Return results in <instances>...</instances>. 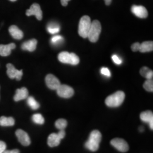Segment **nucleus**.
Masks as SVG:
<instances>
[{"label": "nucleus", "mask_w": 153, "mask_h": 153, "mask_svg": "<svg viewBox=\"0 0 153 153\" xmlns=\"http://www.w3.org/2000/svg\"><path fill=\"white\" fill-rule=\"evenodd\" d=\"M3 153H20V152H19V150L18 149H14L12 150H5Z\"/></svg>", "instance_id": "473e14b6"}, {"label": "nucleus", "mask_w": 153, "mask_h": 153, "mask_svg": "<svg viewBox=\"0 0 153 153\" xmlns=\"http://www.w3.org/2000/svg\"><path fill=\"white\" fill-rule=\"evenodd\" d=\"M37 43L38 41L35 39H33L24 42L22 44L21 48L23 50L28 51L29 52H33L36 48Z\"/></svg>", "instance_id": "2eb2a0df"}, {"label": "nucleus", "mask_w": 153, "mask_h": 153, "mask_svg": "<svg viewBox=\"0 0 153 153\" xmlns=\"http://www.w3.org/2000/svg\"><path fill=\"white\" fill-rule=\"evenodd\" d=\"M91 25V21L89 16H84L81 18L78 25V34L83 38H88V33Z\"/></svg>", "instance_id": "7ed1b4c3"}, {"label": "nucleus", "mask_w": 153, "mask_h": 153, "mask_svg": "<svg viewBox=\"0 0 153 153\" xmlns=\"http://www.w3.org/2000/svg\"><path fill=\"white\" fill-rule=\"evenodd\" d=\"M47 30L51 34H57L60 31V26L56 22H51L48 25Z\"/></svg>", "instance_id": "412c9836"}, {"label": "nucleus", "mask_w": 153, "mask_h": 153, "mask_svg": "<svg viewBox=\"0 0 153 153\" xmlns=\"http://www.w3.org/2000/svg\"><path fill=\"white\" fill-rule=\"evenodd\" d=\"M45 83L48 88L53 90H56L61 85L59 79L51 74H48L45 77Z\"/></svg>", "instance_id": "9d476101"}, {"label": "nucleus", "mask_w": 153, "mask_h": 153, "mask_svg": "<svg viewBox=\"0 0 153 153\" xmlns=\"http://www.w3.org/2000/svg\"><path fill=\"white\" fill-rule=\"evenodd\" d=\"M56 91L57 95L63 98H70L74 93L73 88L66 85H60Z\"/></svg>", "instance_id": "423d86ee"}, {"label": "nucleus", "mask_w": 153, "mask_h": 153, "mask_svg": "<svg viewBox=\"0 0 153 153\" xmlns=\"http://www.w3.org/2000/svg\"><path fill=\"white\" fill-rule=\"evenodd\" d=\"M141 120L144 122L147 123L149 124L150 128L153 129V114L150 111H146L142 112L140 114Z\"/></svg>", "instance_id": "ddd939ff"}, {"label": "nucleus", "mask_w": 153, "mask_h": 153, "mask_svg": "<svg viewBox=\"0 0 153 153\" xmlns=\"http://www.w3.org/2000/svg\"><path fill=\"white\" fill-rule=\"evenodd\" d=\"M153 50V42L152 41L144 42L140 44L139 51L142 53L151 52Z\"/></svg>", "instance_id": "6ab92c4d"}, {"label": "nucleus", "mask_w": 153, "mask_h": 153, "mask_svg": "<svg viewBox=\"0 0 153 153\" xmlns=\"http://www.w3.org/2000/svg\"><path fill=\"white\" fill-rule=\"evenodd\" d=\"M14 124L15 120L12 117L1 116L0 117V126H11Z\"/></svg>", "instance_id": "aec40b11"}, {"label": "nucleus", "mask_w": 153, "mask_h": 153, "mask_svg": "<svg viewBox=\"0 0 153 153\" xmlns=\"http://www.w3.org/2000/svg\"><path fill=\"white\" fill-rule=\"evenodd\" d=\"M102 140V134L98 130L91 132L88 140L85 143V147L91 152H96L99 148V143Z\"/></svg>", "instance_id": "f257e3e1"}, {"label": "nucleus", "mask_w": 153, "mask_h": 153, "mask_svg": "<svg viewBox=\"0 0 153 153\" xmlns=\"http://www.w3.org/2000/svg\"><path fill=\"white\" fill-rule=\"evenodd\" d=\"M143 88L148 91L153 92V79H147L143 83Z\"/></svg>", "instance_id": "bb28decb"}, {"label": "nucleus", "mask_w": 153, "mask_h": 153, "mask_svg": "<svg viewBox=\"0 0 153 153\" xmlns=\"http://www.w3.org/2000/svg\"><path fill=\"white\" fill-rule=\"evenodd\" d=\"M139 130H140V131H143V130H144V128L142 127V126H141L140 128H139Z\"/></svg>", "instance_id": "c9c22d12"}, {"label": "nucleus", "mask_w": 153, "mask_h": 153, "mask_svg": "<svg viewBox=\"0 0 153 153\" xmlns=\"http://www.w3.org/2000/svg\"><path fill=\"white\" fill-rule=\"evenodd\" d=\"M16 44L14 43H10L7 45H0V56H7L11 53L12 49L16 48Z\"/></svg>", "instance_id": "dca6fc26"}, {"label": "nucleus", "mask_w": 153, "mask_h": 153, "mask_svg": "<svg viewBox=\"0 0 153 153\" xmlns=\"http://www.w3.org/2000/svg\"><path fill=\"white\" fill-rule=\"evenodd\" d=\"M9 32L13 38L21 40L23 37V33L15 25H12L9 28Z\"/></svg>", "instance_id": "a211bd4d"}, {"label": "nucleus", "mask_w": 153, "mask_h": 153, "mask_svg": "<svg viewBox=\"0 0 153 153\" xmlns=\"http://www.w3.org/2000/svg\"><path fill=\"white\" fill-rule=\"evenodd\" d=\"M28 105L33 110L38 109L40 104L33 97H28L27 98Z\"/></svg>", "instance_id": "5701e85b"}, {"label": "nucleus", "mask_w": 153, "mask_h": 153, "mask_svg": "<svg viewBox=\"0 0 153 153\" xmlns=\"http://www.w3.org/2000/svg\"><path fill=\"white\" fill-rule=\"evenodd\" d=\"M68 124L67 121L64 119H60L56 121L55 126L59 130H63L65 128Z\"/></svg>", "instance_id": "a878e982"}, {"label": "nucleus", "mask_w": 153, "mask_h": 153, "mask_svg": "<svg viewBox=\"0 0 153 153\" xmlns=\"http://www.w3.org/2000/svg\"><path fill=\"white\" fill-rule=\"evenodd\" d=\"M131 11L133 14L140 18H145L148 16V10L143 6L133 5Z\"/></svg>", "instance_id": "f8f14e48"}, {"label": "nucleus", "mask_w": 153, "mask_h": 153, "mask_svg": "<svg viewBox=\"0 0 153 153\" xmlns=\"http://www.w3.org/2000/svg\"><path fill=\"white\" fill-rule=\"evenodd\" d=\"M140 74L142 76L146 78V79H152L153 76V71L149 69L146 66H143L140 70Z\"/></svg>", "instance_id": "4be33fe9"}, {"label": "nucleus", "mask_w": 153, "mask_h": 153, "mask_svg": "<svg viewBox=\"0 0 153 153\" xmlns=\"http://www.w3.org/2000/svg\"><path fill=\"white\" fill-rule=\"evenodd\" d=\"M7 68V74L8 76L11 78L14 79L16 78L17 81H20L23 76L22 70L18 71L16 69L14 66L11 64H7L6 65Z\"/></svg>", "instance_id": "6e6552de"}, {"label": "nucleus", "mask_w": 153, "mask_h": 153, "mask_svg": "<svg viewBox=\"0 0 153 153\" xmlns=\"http://www.w3.org/2000/svg\"><path fill=\"white\" fill-rule=\"evenodd\" d=\"M106 5H109L112 2V0H104Z\"/></svg>", "instance_id": "f704fd0d"}, {"label": "nucleus", "mask_w": 153, "mask_h": 153, "mask_svg": "<svg viewBox=\"0 0 153 153\" xmlns=\"http://www.w3.org/2000/svg\"><path fill=\"white\" fill-rule=\"evenodd\" d=\"M26 14L27 16H35L39 21H41L43 18V13L40 6L38 4H33L30 8L26 10Z\"/></svg>", "instance_id": "1a4fd4ad"}, {"label": "nucleus", "mask_w": 153, "mask_h": 153, "mask_svg": "<svg viewBox=\"0 0 153 153\" xmlns=\"http://www.w3.org/2000/svg\"><path fill=\"white\" fill-rule=\"evenodd\" d=\"M69 1H71V0H61V5L63 6H66L68 5V2Z\"/></svg>", "instance_id": "72a5a7b5"}, {"label": "nucleus", "mask_w": 153, "mask_h": 153, "mask_svg": "<svg viewBox=\"0 0 153 153\" xmlns=\"http://www.w3.org/2000/svg\"><path fill=\"white\" fill-rule=\"evenodd\" d=\"M10 1H11L12 2H14V1H16V0H10Z\"/></svg>", "instance_id": "e433bc0d"}, {"label": "nucleus", "mask_w": 153, "mask_h": 153, "mask_svg": "<svg viewBox=\"0 0 153 153\" xmlns=\"http://www.w3.org/2000/svg\"><path fill=\"white\" fill-rule=\"evenodd\" d=\"M124 99L125 93L122 91H118L105 99V103L109 107H118L123 103Z\"/></svg>", "instance_id": "f03ea898"}, {"label": "nucleus", "mask_w": 153, "mask_h": 153, "mask_svg": "<svg viewBox=\"0 0 153 153\" xmlns=\"http://www.w3.org/2000/svg\"><path fill=\"white\" fill-rule=\"evenodd\" d=\"M58 59L62 63L69 64L72 65H76L79 63V59L74 53L62 52L58 56Z\"/></svg>", "instance_id": "39448f33"}, {"label": "nucleus", "mask_w": 153, "mask_h": 153, "mask_svg": "<svg viewBox=\"0 0 153 153\" xmlns=\"http://www.w3.org/2000/svg\"><path fill=\"white\" fill-rule=\"evenodd\" d=\"M16 136L18 139L19 142L22 145L25 146H27L30 145L31 140L27 133L22 129H18L16 132Z\"/></svg>", "instance_id": "9b49d317"}, {"label": "nucleus", "mask_w": 153, "mask_h": 153, "mask_svg": "<svg viewBox=\"0 0 153 153\" xmlns=\"http://www.w3.org/2000/svg\"><path fill=\"white\" fill-rule=\"evenodd\" d=\"M28 91L26 88H22L17 89L16 91V95L14 97V100L16 102H18L21 100L27 98Z\"/></svg>", "instance_id": "4468645a"}, {"label": "nucleus", "mask_w": 153, "mask_h": 153, "mask_svg": "<svg viewBox=\"0 0 153 153\" xmlns=\"http://www.w3.org/2000/svg\"><path fill=\"white\" fill-rule=\"evenodd\" d=\"M111 144L115 149L122 153H125L128 151L129 145L128 143L123 139L116 138L111 141Z\"/></svg>", "instance_id": "0eeeda50"}, {"label": "nucleus", "mask_w": 153, "mask_h": 153, "mask_svg": "<svg viewBox=\"0 0 153 153\" xmlns=\"http://www.w3.org/2000/svg\"><path fill=\"white\" fill-rule=\"evenodd\" d=\"M6 149V145L4 141H0V153H3Z\"/></svg>", "instance_id": "7c9ffc66"}, {"label": "nucleus", "mask_w": 153, "mask_h": 153, "mask_svg": "<svg viewBox=\"0 0 153 153\" xmlns=\"http://www.w3.org/2000/svg\"><path fill=\"white\" fill-rule=\"evenodd\" d=\"M140 44L139 43H135L134 44H132L131 46V49L133 52H137V51H139V49H140Z\"/></svg>", "instance_id": "c756f323"}, {"label": "nucleus", "mask_w": 153, "mask_h": 153, "mask_svg": "<svg viewBox=\"0 0 153 153\" xmlns=\"http://www.w3.org/2000/svg\"><path fill=\"white\" fill-rule=\"evenodd\" d=\"M32 120L33 122L39 125H42L44 123V119L43 116L40 114H36L33 115Z\"/></svg>", "instance_id": "393cba45"}, {"label": "nucleus", "mask_w": 153, "mask_h": 153, "mask_svg": "<svg viewBox=\"0 0 153 153\" xmlns=\"http://www.w3.org/2000/svg\"><path fill=\"white\" fill-rule=\"evenodd\" d=\"M58 135L59 136V137H60L61 139H63L65 136V131H64V129L63 130H60V131H59V133H57Z\"/></svg>", "instance_id": "2f4dec72"}, {"label": "nucleus", "mask_w": 153, "mask_h": 153, "mask_svg": "<svg viewBox=\"0 0 153 153\" xmlns=\"http://www.w3.org/2000/svg\"><path fill=\"white\" fill-rule=\"evenodd\" d=\"M102 31L101 24L98 20L91 22V27L88 33V38L92 43H95L98 40L99 35Z\"/></svg>", "instance_id": "20e7f679"}, {"label": "nucleus", "mask_w": 153, "mask_h": 153, "mask_svg": "<svg viewBox=\"0 0 153 153\" xmlns=\"http://www.w3.org/2000/svg\"><path fill=\"white\" fill-rule=\"evenodd\" d=\"M64 42V38L62 36L59 35H55L51 39V44L55 46H59Z\"/></svg>", "instance_id": "b1692460"}, {"label": "nucleus", "mask_w": 153, "mask_h": 153, "mask_svg": "<svg viewBox=\"0 0 153 153\" xmlns=\"http://www.w3.org/2000/svg\"><path fill=\"white\" fill-rule=\"evenodd\" d=\"M112 59L114 61V62L117 65H120L122 63V60L120 58L116 55H114L112 56Z\"/></svg>", "instance_id": "c85d7f7f"}, {"label": "nucleus", "mask_w": 153, "mask_h": 153, "mask_svg": "<svg viewBox=\"0 0 153 153\" xmlns=\"http://www.w3.org/2000/svg\"><path fill=\"white\" fill-rule=\"evenodd\" d=\"M61 140L57 133H52L48 138V145L51 148L57 146L60 143Z\"/></svg>", "instance_id": "f3484780"}, {"label": "nucleus", "mask_w": 153, "mask_h": 153, "mask_svg": "<svg viewBox=\"0 0 153 153\" xmlns=\"http://www.w3.org/2000/svg\"><path fill=\"white\" fill-rule=\"evenodd\" d=\"M100 73L104 76H107V77L111 76L110 71L107 68H105V67L102 68V69H100Z\"/></svg>", "instance_id": "cd10ccee"}]
</instances>
